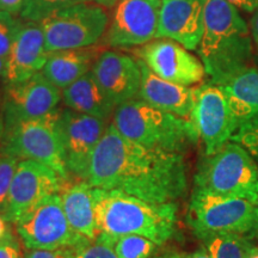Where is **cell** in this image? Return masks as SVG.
<instances>
[{"instance_id": "obj_1", "label": "cell", "mask_w": 258, "mask_h": 258, "mask_svg": "<svg viewBox=\"0 0 258 258\" xmlns=\"http://www.w3.org/2000/svg\"><path fill=\"white\" fill-rule=\"evenodd\" d=\"M86 182L158 203H175L188 186L182 153L141 146L111 122L93 152Z\"/></svg>"}, {"instance_id": "obj_2", "label": "cell", "mask_w": 258, "mask_h": 258, "mask_svg": "<svg viewBox=\"0 0 258 258\" xmlns=\"http://www.w3.org/2000/svg\"><path fill=\"white\" fill-rule=\"evenodd\" d=\"M196 50L211 83L217 85L249 67L252 37L234 5L226 0H207L203 35Z\"/></svg>"}, {"instance_id": "obj_3", "label": "cell", "mask_w": 258, "mask_h": 258, "mask_svg": "<svg viewBox=\"0 0 258 258\" xmlns=\"http://www.w3.org/2000/svg\"><path fill=\"white\" fill-rule=\"evenodd\" d=\"M96 222L99 233L138 234L158 246L176 233V203H158L137 196L93 186Z\"/></svg>"}, {"instance_id": "obj_4", "label": "cell", "mask_w": 258, "mask_h": 258, "mask_svg": "<svg viewBox=\"0 0 258 258\" xmlns=\"http://www.w3.org/2000/svg\"><path fill=\"white\" fill-rule=\"evenodd\" d=\"M111 123L128 140L167 152H184L200 139L191 120L154 108L140 98L116 106Z\"/></svg>"}, {"instance_id": "obj_5", "label": "cell", "mask_w": 258, "mask_h": 258, "mask_svg": "<svg viewBox=\"0 0 258 258\" xmlns=\"http://www.w3.org/2000/svg\"><path fill=\"white\" fill-rule=\"evenodd\" d=\"M195 188L253 202L258 195L256 160L241 145L230 140L206 156L195 176Z\"/></svg>"}, {"instance_id": "obj_6", "label": "cell", "mask_w": 258, "mask_h": 258, "mask_svg": "<svg viewBox=\"0 0 258 258\" xmlns=\"http://www.w3.org/2000/svg\"><path fill=\"white\" fill-rule=\"evenodd\" d=\"M60 111L61 109L56 108L49 114L21 122L0 134V152L11 154L19 160L38 161L69 180L60 131Z\"/></svg>"}, {"instance_id": "obj_7", "label": "cell", "mask_w": 258, "mask_h": 258, "mask_svg": "<svg viewBox=\"0 0 258 258\" xmlns=\"http://www.w3.org/2000/svg\"><path fill=\"white\" fill-rule=\"evenodd\" d=\"M189 225L200 239L225 233L245 234L258 230V207L249 200L194 189Z\"/></svg>"}, {"instance_id": "obj_8", "label": "cell", "mask_w": 258, "mask_h": 258, "mask_svg": "<svg viewBox=\"0 0 258 258\" xmlns=\"http://www.w3.org/2000/svg\"><path fill=\"white\" fill-rule=\"evenodd\" d=\"M108 9L93 2L62 9L41 22L48 53L101 43L108 29Z\"/></svg>"}, {"instance_id": "obj_9", "label": "cell", "mask_w": 258, "mask_h": 258, "mask_svg": "<svg viewBox=\"0 0 258 258\" xmlns=\"http://www.w3.org/2000/svg\"><path fill=\"white\" fill-rule=\"evenodd\" d=\"M15 225L18 237L28 250L77 247L90 240L77 233L70 225L60 194L42 200Z\"/></svg>"}, {"instance_id": "obj_10", "label": "cell", "mask_w": 258, "mask_h": 258, "mask_svg": "<svg viewBox=\"0 0 258 258\" xmlns=\"http://www.w3.org/2000/svg\"><path fill=\"white\" fill-rule=\"evenodd\" d=\"M62 90L38 72L24 82L5 84L0 106V134L21 122L41 117L55 110Z\"/></svg>"}, {"instance_id": "obj_11", "label": "cell", "mask_w": 258, "mask_h": 258, "mask_svg": "<svg viewBox=\"0 0 258 258\" xmlns=\"http://www.w3.org/2000/svg\"><path fill=\"white\" fill-rule=\"evenodd\" d=\"M101 44L137 48L157 38L161 0H117Z\"/></svg>"}, {"instance_id": "obj_12", "label": "cell", "mask_w": 258, "mask_h": 258, "mask_svg": "<svg viewBox=\"0 0 258 258\" xmlns=\"http://www.w3.org/2000/svg\"><path fill=\"white\" fill-rule=\"evenodd\" d=\"M190 120L205 145L206 156L214 154L228 143L240 124L225 92L213 83L195 88V103Z\"/></svg>"}, {"instance_id": "obj_13", "label": "cell", "mask_w": 258, "mask_h": 258, "mask_svg": "<svg viewBox=\"0 0 258 258\" xmlns=\"http://www.w3.org/2000/svg\"><path fill=\"white\" fill-rule=\"evenodd\" d=\"M109 121L66 108L60 111L64 160L74 180H86L91 158Z\"/></svg>"}, {"instance_id": "obj_14", "label": "cell", "mask_w": 258, "mask_h": 258, "mask_svg": "<svg viewBox=\"0 0 258 258\" xmlns=\"http://www.w3.org/2000/svg\"><path fill=\"white\" fill-rule=\"evenodd\" d=\"M67 183L69 180L44 164L31 159L19 160L4 218L15 225L42 200L60 194Z\"/></svg>"}, {"instance_id": "obj_15", "label": "cell", "mask_w": 258, "mask_h": 258, "mask_svg": "<svg viewBox=\"0 0 258 258\" xmlns=\"http://www.w3.org/2000/svg\"><path fill=\"white\" fill-rule=\"evenodd\" d=\"M133 53L158 77L179 85H198L207 74L201 59L170 38H154Z\"/></svg>"}, {"instance_id": "obj_16", "label": "cell", "mask_w": 258, "mask_h": 258, "mask_svg": "<svg viewBox=\"0 0 258 258\" xmlns=\"http://www.w3.org/2000/svg\"><path fill=\"white\" fill-rule=\"evenodd\" d=\"M91 71L116 106L139 97L141 69L137 57L122 51L102 50Z\"/></svg>"}, {"instance_id": "obj_17", "label": "cell", "mask_w": 258, "mask_h": 258, "mask_svg": "<svg viewBox=\"0 0 258 258\" xmlns=\"http://www.w3.org/2000/svg\"><path fill=\"white\" fill-rule=\"evenodd\" d=\"M207 0H161L157 38H170L198 49L205 28Z\"/></svg>"}, {"instance_id": "obj_18", "label": "cell", "mask_w": 258, "mask_h": 258, "mask_svg": "<svg viewBox=\"0 0 258 258\" xmlns=\"http://www.w3.org/2000/svg\"><path fill=\"white\" fill-rule=\"evenodd\" d=\"M44 32L41 23L24 21L17 37L6 56L4 73L5 84L24 82L38 72L46 64L48 57Z\"/></svg>"}, {"instance_id": "obj_19", "label": "cell", "mask_w": 258, "mask_h": 258, "mask_svg": "<svg viewBox=\"0 0 258 258\" xmlns=\"http://www.w3.org/2000/svg\"><path fill=\"white\" fill-rule=\"evenodd\" d=\"M138 61L141 69V86L138 98L160 110L190 120L195 103V88L160 78L148 69L144 61L140 59Z\"/></svg>"}, {"instance_id": "obj_20", "label": "cell", "mask_w": 258, "mask_h": 258, "mask_svg": "<svg viewBox=\"0 0 258 258\" xmlns=\"http://www.w3.org/2000/svg\"><path fill=\"white\" fill-rule=\"evenodd\" d=\"M101 53L102 44L78 49L50 51L41 72L49 82L63 90L89 73Z\"/></svg>"}, {"instance_id": "obj_21", "label": "cell", "mask_w": 258, "mask_h": 258, "mask_svg": "<svg viewBox=\"0 0 258 258\" xmlns=\"http://www.w3.org/2000/svg\"><path fill=\"white\" fill-rule=\"evenodd\" d=\"M60 196L63 212L73 230L95 240L99 231L96 222L93 186L86 180H74L64 185Z\"/></svg>"}, {"instance_id": "obj_22", "label": "cell", "mask_w": 258, "mask_h": 258, "mask_svg": "<svg viewBox=\"0 0 258 258\" xmlns=\"http://www.w3.org/2000/svg\"><path fill=\"white\" fill-rule=\"evenodd\" d=\"M62 102L66 108L110 120L114 115L116 105L97 82L92 71L62 90Z\"/></svg>"}, {"instance_id": "obj_23", "label": "cell", "mask_w": 258, "mask_h": 258, "mask_svg": "<svg viewBox=\"0 0 258 258\" xmlns=\"http://www.w3.org/2000/svg\"><path fill=\"white\" fill-rule=\"evenodd\" d=\"M219 86L227 97L239 123L258 116V70L246 67L238 71Z\"/></svg>"}, {"instance_id": "obj_24", "label": "cell", "mask_w": 258, "mask_h": 258, "mask_svg": "<svg viewBox=\"0 0 258 258\" xmlns=\"http://www.w3.org/2000/svg\"><path fill=\"white\" fill-rule=\"evenodd\" d=\"M97 238L110 245L120 258H151L158 249L154 241L138 234L99 233Z\"/></svg>"}, {"instance_id": "obj_25", "label": "cell", "mask_w": 258, "mask_h": 258, "mask_svg": "<svg viewBox=\"0 0 258 258\" xmlns=\"http://www.w3.org/2000/svg\"><path fill=\"white\" fill-rule=\"evenodd\" d=\"M213 258H245L251 245L243 234L225 233L203 240Z\"/></svg>"}, {"instance_id": "obj_26", "label": "cell", "mask_w": 258, "mask_h": 258, "mask_svg": "<svg viewBox=\"0 0 258 258\" xmlns=\"http://www.w3.org/2000/svg\"><path fill=\"white\" fill-rule=\"evenodd\" d=\"M92 0H25L21 10V17L23 21L41 23L50 15L70 6Z\"/></svg>"}, {"instance_id": "obj_27", "label": "cell", "mask_w": 258, "mask_h": 258, "mask_svg": "<svg viewBox=\"0 0 258 258\" xmlns=\"http://www.w3.org/2000/svg\"><path fill=\"white\" fill-rule=\"evenodd\" d=\"M18 163V158L0 152V214L3 217L8 207L10 189H11L12 179H14Z\"/></svg>"}, {"instance_id": "obj_28", "label": "cell", "mask_w": 258, "mask_h": 258, "mask_svg": "<svg viewBox=\"0 0 258 258\" xmlns=\"http://www.w3.org/2000/svg\"><path fill=\"white\" fill-rule=\"evenodd\" d=\"M24 21L19 16L0 11V56L6 57Z\"/></svg>"}, {"instance_id": "obj_29", "label": "cell", "mask_w": 258, "mask_h": 258, "mask_svg": "<svg viewBox=\"0 0 258 258\" xmlns=\"http://www.w3.org/2000/svg\"><path fill=\"white\" fill-rule=\"evenodd\" d=\"M231 140L241 145L258 164V116L241 122Z\"/></svg>"}, {"instance_id": "obj_30", "label": "cell", "mask_w": 258, "mask_h": 258, "mask_svg": "<svg viewBox=\"0 0 258 258\" xmlns=\"http://www.w3.org/2000/svg\"><path fill=\"white\" fill-rule=\"evenodd\" d=\"M74 258H120L109 244L98 238L76 247Z\"/></svg>"}, {"instance_id": "obj_31", "label": "cell", "mask_w": 258, "mask_h": 258, "mask_svg": "<svg viewBox=\"0 0 258 258\" xmlns=\"http://www.w3.org/2000/svg\"><path fill=\"white\" fill-rule=\"evenodd\" d=\"M76 247H64L57 250H28L24 258H74Z\"/></svg>"}, {"instance_id": "obj_32", "label": "cell", "mask_w": 258, "mask_h": 258, "mask_svg": "<svg viewBox=\"0 0 258 258\" xmlns=\"http://www.w3.org/2000/svg\"><path fill=\"white\" fill-rule=\"evenodd\" d=\"M0 258H24L21 246L14 235L0 240Z\"/></svg>"}, {"instance_id": "obj_33", "label": "cell", "mask_w": 258, "mask_h": 258, "mask_svg": "<svg viewBox=\"0 0 258 258\" xmlns=\"http://www.w3.org/2000/svg\"><path fill=\"white\" fill-rule=\"evenodd\" d=\"M25 0H0V11L19 16Z\"/></svg>"}, {"instance_id": "obj_34", "label": "cell", "mask_w": 258, "mask_h": 258, "mask_svg": "<svg viewBox=\"0 0 258 258\" xmlns=\"http://www.w3.org/2000/svg\"><path fill=\"white\" fill-rule=\"evenodd\" d=\"M226 2L246 12H254L258 9V0H226Z\"/></svg>"}, {"instance_id": "obj_35", "label": "cell", "mask_w": 258, "mask_h": 258, "mask_svg": "<svg viewBox=\"0 0 258 258\" xmlns=\"http://www.w3.org/2000/svg\"><path fill=\"white\" fill-rule=\"evenodd\" d=\"M252 17L250 21V31L251 37H252V42L254 44V49H256L257 56H258V9L256 11L252 12Z\"/></svg>"}, {"instance_id": "obj_36", "label": "cell", "mask_w": 258, "mask_h": 258, "mask_svg": "<svg viewBox=\"0 0 258 258\" xmlns=\"http://www.w3.org/2000/svg\"><path fill=\"white\" fill-rule=\"evenodd\" d=\"M9 224H10V222L6 220V219L3 217L2 214H0V240L5 239V238L10 237V235H12L11 231H10Z\"/></svg>"}, {"instance_id": "obj_37", "label": "cell", "mask_w": 258, "mask_h": 258, "mask_svg": "<svg viewBox=\"0 0 258 258\" xmlns=\"http://www.w3.org/2000/svg\"><path fill=\"white\" fill-rule=\"evenodd\" d=\"M185 258H213L212 254L208 252L207 249H199L196 250L195 252L190 253V254H186Z\"/></svg>"}, {"instance_id": "obj_38", "label": "cell", "mask_w": 258, "mask_h": 258, "mask_svg": "<svg viewBox=\"0 0 258 258\" xmlns=\"http://www.w3.org/2000/svg\"><path fill=\"white\" fill-rule=\"evenodd\" d=\"M92 2L96 3V4L104 6V8H106V9H111L112 6L117 3V0H92Z\"/></svg>"}, {"instance_id": "obj_39", "label": "cell", "mask_w": 258, "mask_h": 258, "mask_svg": "<svg viewBox=\"0 0 258 258\" xmlns=\"http://www.w3.org/2000/svg\"><path fill=\"white\" fill-rule=\"evenodd\" d=\"M245 258H258V246H250Z\"/></svg>"}, {"instance_id": "obj_40", "label": "cell", "mask_w": 258, "mask_h": 258, "mask_svg": "<svg viewBox=\"0 0 258 258\" xmlns=\"http://www.w3.org/2000/svg\"><path fill=\"white\" fill-rule=\"evenodd\" d=\"M5 67H6V57L0 56V79L4 78Z\"/></svg>"}, {"instance_id": "obj_41", "label": "cell", "mask_w": 258, "mask_h": 258, "mask_svg": "<svg viewBox=\"0 0 258 258\" xmlns=\"http://www.w3.org/2000/svg\"><path fill=\"white\" fill-rule=\"evenodd\" d=\"M156 258H183V256H180L178 253H165V254H161V256H158Z\"/></svg>"}, {"instance_id": "obj_42", "label": "cell", "mask_w": 258, "mask_h": 258, "mask_svg": "<svg viewBox=\"0 0 258 258\" xmlns=\"http://www.w3.org/2000/svg\"><path fill=\"white\" fill-rule=\"evenodd\" d=\"M253 203H254V205H256V206H257V207H258V195H257V198H256V200H254V201H253Z\"/></svg>"}, {"instance_id": "obj_43", "label": "cell", "mask_w": 258, "mask_h": 258, "mask_svg": "<svg viewBox=\"0 0 258 258\" xmlns=\"http://www.w3.org/2000/svg\"><path fill=\"white\" fill-rule=\"evenodd\" d=\"M183 258H185V256H183Z\"/></svg>"}]
</instances>
